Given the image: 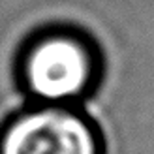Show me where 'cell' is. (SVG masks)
<instances>
[{"instance_id":"obj_2","label":"cell","mask_w":154,"mask_h":154,"mask_svg":"<svg viewBox=\"0 0 154 154\" xmlns=\"http://www.w3.org/2000/svg\"><path fill=\"white\" fill-rule=\"evenodd\" d=\"M0 154H103V139L75 105L36 103L4 122Z\"/></svg>"},{"instance_id":"obj_1","label":"cell","mask_w":154,"mask_h":154,"mask_svg":"<svg viewBox=\"0 0 154 154\" xmlns=\"http://www.w3.org/2000/svg\"><path fill=\"white\" fill-rule=\"evenodd\" d=\"M103 58L94 38L70 25L34 32L17 57L21 88L36 103L77 105L98 88Z\"/></svg>"}]
</instances>
